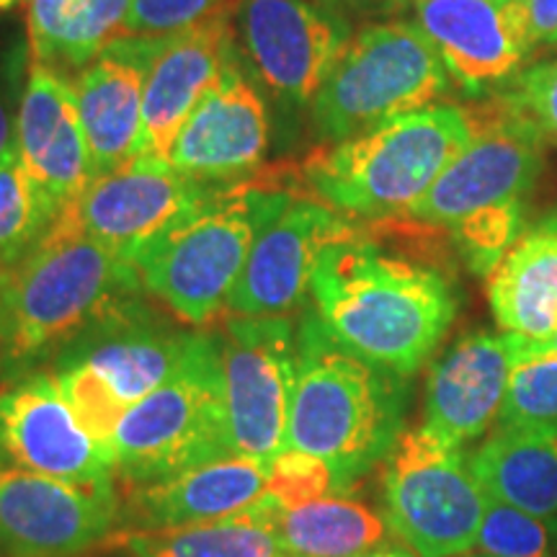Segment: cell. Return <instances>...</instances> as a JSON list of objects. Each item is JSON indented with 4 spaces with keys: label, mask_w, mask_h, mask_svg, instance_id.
I'll list each match as a JSON object with an SVG mask.
<instances>
[{
    "label": "cell",
    "mask_w": 557,
    "mask_h": 557,
    "mask_svg": "<svg viewBox=\"0 0 557 557\" xmlns=\"http://www.w3.org/2000/svg\"><path fill=\"white\" fill-rule=\"evenodd\" d=\"M312 312L341 348L410 380L457 318V289L442 269L351 233L320 253Z\"/></svg>",
    "instance_id": "1"
},
{
    "label": "cell",
    "mask_w": 557,
    "mask_h": 557,
    "mask_svg": "<svg viewBox=\"0 0 557 557\" xmlns=\"http://www.w3.org/2000/svg\"><path fill=\"white\" fill-rule=\"evenodd\" d=\"M139 289L129 261L60 212L24 259L0 271V369L16 377L52 361L99 320L135 302Z\"/></svg>",
    "instance_id": "2"
},
{
    "label": "cell",
    "mask_w": 557,
    "mask_h": 557,
    "mask_svg": "<svg viewBox=\"0 0 557 557\" xmlns=\"http://www.w3.org/2000/svg\"><path fill=\"white\" fill-rule=\"evenodd\" d=\"M406 377L341 348L312 310L302 318L287 449L323 459L336 496L385 462L406 431Z\"/></svg>",
    "instance_id": "3"
},
{
    "label": "cell",
    "mask_w": 557,
    "mask_h": 557,
    "mask_svg": "<svg viewBox=\"0 0 557 557\" xmlns=\"http://www.w3.org/2000/svg\"><path fill=\"white\" fill-rule=\"evenodd\" d=\"M470 139L468 109L434 103L318 148L302 173L315 199L338 214L395 218L423 199Z\"/></svg>",
    "instance_id": "4"
},
{
    "label": "cell",
    "mask_w": 557,
    "mask_h": 557,
    "mask_svg": "<svg viewBox=\"0 0 557 557\" xmlns=\"http://www.w3.org/2000/svg\"><path fill=\"white\" fill-rule=\"evenodd\" d=\"M284 191L243 178L214 184L132 256L143 289L186 325L205 329L227 310L256 235Z\"/></svg>",
    "instance_id": "5"
},
{
    "label": "cell",
    "mask_w": 557,
    "mask_h": 557,
    "mask_svg": "<svg viewBox=\"0 0 557 557\" xmlns=\"http://www.w3.org/2000/svg\"><path fill=\"white\" fill-rule=\"evenodd\" d=\"M116 483L139 487L233 455L214 333H194L176 372L135 403L109 442Z\"/></svg>",
    "instance_id": "6"
},
{
    "label": "cell",
    "mask_w": 557,
    "mask_h": 557,
    "mask_svg": "<svg viewBox=\"0 0 557 557\" xmlns=\"http://www.w3.org/2000/svg\"><path fill=\"white\" fill-rule=\"evenodd\" d=\"M449 70L418 24L393 21L361 29L341 50L312 101V122L329 143H344L395 116L434 107Z\"/></svg>",
    "instance_id": "7"
},
{
    "label": "cell",
    "mask_w": 557,
    "mask_h": 557,
    "mask_svg": "<svg viewBox=\"0 0 557 557\" xmlns=\"http://www.w3.org/2000/svg\"><path fill=\"white\" fill-rule=\"evenodd\" d=\"M191 336L135 299L62 348L50 372L83 429L109 444L124 413L176 372Z\"/></svg>",
    "instance_id": "8"
},
{
    "label": "cell",
    "mask_w": 557,
    "mask_h": 557,
    "mask_svg": "<svg viewBox=\"0 0 557 557\" xmlns=\"http://www.w3.org/2000/svg\"><path fill=\"white\" fill-rule=\"evenodd\" d=\"M487 500L465 451L423 426L403 431L385 459V524L418 557L470 553Z\"/></svg>",
    "instance_id": "9"
},
{
    "label": "cell",
    "mask_w": 557,
    "mask_h": 557,
    "mask_svg": "<svg viewBox=\"0 0 557 557\" xmlns=\"http://www.w3.org/2000/svg\"><path fill=\"white\" fill-rule=\"evenodd\" d=\"M468 114L470 145L408 212L426 227L455 230L478 214L524 209L545 169V135L504 96L478 103Z\"/></svg>",
    "instance_id": "10"
},
{
    "label": "cell",
    "mask_w": 557,
    "mask_h": 557,
    "mask_svg": "<svg viewBox=\"0 0 557 557\" xmlns=\"http://www.w3.org/2000/svg\"><path fill=\"white\" fill-rule=\"evenodd\" d=\"M218 336L230 451L271 465L287 449L297 331L287 315H227Z\"/></svg>",
    "instance_id": "11"
},
{
    "label": "cell",
    "mask_w": 557,
    "mask_h": 557,
    "mask_svg": "<svg viewBox=\"0 0 557 557\" xmlns=\"http://www.w3.org/2000/svg\"><path fill=\"white\" fill-rule=\"evenodd\" d=\"M116 487H83L0 462V557H86L120 529Z\"/></svg>",
    "instance_id": "12"
},
{
    "label": "cell",
    "mask_w": 557,
    "mask_h": 557,
    "mask_svg": "<svg viewBox=\"0 0 557 557\" xmlns=\"http://www.w3.org/2000/svg\"><path fill=\"white\" fill-rule=\"evenodd\" d=\"M0 462L70 485H120L111 449L83 429L50 369L0 387Z\"/></svg>",
    "instance_id": "13"
},
{
    "label": "cell",
    "mask_w": 557,
    "mask_h": 557,
    "mask_svg": "<svg viewBox=\"0 0 557 557\" xmlns=\"http://www.w3.org/2000/svg\"><path fill=\"white\" fill-rule=\"evenodd\" d=\"M357 233L315 197L284 191L256 235L227 299L230 315H287L310 292L315 263L331 243Z\"/></svg>",
    "instance_id": "14"
},
{
    "label": "cell",
    "mask_w": 557,
    "mask_h": 557,
    "mask_svg": "<svg viewBox=\"0 0 557 557\" xmlns=\"http://www.w3.org/2000/svg\"><path fill=\"white\" fill-rule=\"evenodd\" d=\"M233 26L263 83L297 107L315 101L348 41L315 0H235Z\"/></svg>",
    "instance_id": "15"
},
{
    "label": "cell",
    "mask_w": 557,
    "mask_h": 557,
    "mask_svg": "<svg viewBox=\"0 0 557 557\" xmlns=\"http://www.w3.org/2000/svg\"><path fill=\"white\" fill-rule=\"evenodd\" d=\"M212 186L178 173L165 158L135 156L90 181L62 214L88 238L132 263V256L145 243Z\"/></svg>",
    "instance_id": "16"
},
{
    "label": "cell",
    "mask_w": 557,
    "mask_h": 557,
    "mask_svg": "<svg viewBox=\"0 0 557 557\" xmlns=\"http://www.w3.org/2000/svg\"><path fill=\"white\" fill-rule=\"evenodd\" d=\"M416 18L451 78L475 94L511 81L534 45L527 0H418Z\"/></svg>",
    "instance_id": "17"
},
{
    "label": "cell",
    "mask_w": 557,
    "mask_h": 557,
    "mask_svg": "<svg viewBox=\"0 0 557 557\" xmlns=\"http://www.w3.org/2000/svg\"><path fill=\"white\" fill-rule=\"evenodd\" d=\"M235 62L233 9L163 39L148 67L137 156L165 158L209 88Z\"/></svg>",
    "instance_id": "18"
},
{
    "label": "cell",
    "mask_w": 557,
    "mask_h": 557,
    "mask_svg": "<svg viewBox=\"0 0 557 557\" xmlns=\"http://www.w3.org/2000/svg\"><path fill=\"white\" fill-rule=\"evenodd\" d=\"M267 148V103L233 62L173 139L169 163L201 184H227L259 169Z\"/></svg>",
    "instance_id": "19"
},
{
    "label": "cell",
    "mask_w": 557,
    "mask_h": 557,
    "mask_svg": "<svg viewBox=\"0 0 557 557\" xmlns=\"http://www.w3.org/2000/svg\"><path fill=\"white\" fill-rule=\"evenodd\" d=\"M16 143L21 165L58 212L96 178L75 86L65 70L32 62L16 114Z\"/></svg>",
    "instance_id": "20"
},
{
    "label": "cell",
    "mask_w": 557,
    "mask_h": 557,
    "mask_svg": "<svg viewBox=\"0 0 557 557\" xmlns=\"http://www.w3.org/2000/svg\"><path fill=\"white\" fill-rule=\"evenodd\" d=\"M513 348L508 333H470L434 361L421 426L462 449L491 429L504 406Z\"/></svg>",
    "instance_id": "21"
},
{
    "label": "cell",
    "mask_w": 557,
    "mask_h": 557,
    "mask_svg": "<svg viewBox=\"0 0 557 557\" xmlns=\"http://www.w3.org/2000/svg\"><path fill=\"white\" fill-rule=\"evenodd\" d=\"M269 465L227 455L158 483L127 487L122 537L225 519L267 496Z\"/></svg>",
    "instance_id": "22"
},
{
    "label": "cell",
    "mask_w": 557,
    "mask_h": 557,
    "mask_svg": "<svg viewBox=\"0 0 557 557\" xmlns=\"http://www.w3.org/2000/svg\"><path fill=\"white\" fill-rule=\"evenodd\" d=\"M160 41L120 37L75 81V101L96 176L137 156L145 81Z\"/></svg>",
    "instance_id": "23"
},
{
    "label": "cell",
    "mask_w": 557,
    "mask_h": 557,
    "mask_svg": "<svg viewBox=\"0 0 557 557\" xmlns=\"http://www.w3.org/2000/svg\"><path fill=\"white\" fill-rule=\"evenodd\" d=\"M487 299L506 333L534 341L557 333V209L527 230L487 274Z\"/></svg>",
    "instance_id": "24"
},
{
    "label": "cell",
    "mask_w": 557,
    "mask_h": 557,
    "mask_svg": "<svg viewBox=\"0 0 557 557\" xmlns=\"http://www.w3.org/2000/svg\"><path fill=\"white\" fill-rule=\"evenodd\" d=\"M487 498L557 519V451L542 426H500L470 457Z\"/></svg>",
    "instance_id": "25"
},
{
    "label": "cell",
    "mask_w": 557,
    "mask_h": 557,
    "mask_svg": "<svg viewBox=\"0 0 557 557\" xmlns=\"http://www.w3.org/2000/svg\"><path fill=\"white\" fill-rule=\"evenodd\" d=\"M132 0H29L34 62L70 70L124 37Z\"/></svg>",
    "instance_id": "26"
},
{
    "label": "cell",
    "mask_w": 557,
    "mask_h": 557,
    "mask_svg": "<svg viewBox=\"0 0 557 557\" xmlns=\"http://www.w3.org/2000/svg\"><path fill=\"white\" fill-rule=\"evenodd\" d=\"M276 508L274 498L263 496L225 519L127 534L124 547L135 557H287L274 527Z\"/></svg>",
    "instance_id": "27"
},
{
    "label": "cell",
    "mask_w": 557,
    "mask_h": 557,
    "mask_svg": "<svg viewBox=\"0 0 557 557\" xmlns=\"http://www.w3.org/2000/svg\"><path fill=\"white\" fill-rule=\"evenodd\" d=\"M287 557H359L385 540L387 524L372 508L344 496H323L274 513Z\"/></svg>",
    "instance_id": "28"
},
{
    "label": "cell",
    "mask_w": 557,
    "mask_h": 557,
    "mask_svg": "<svg viewBox=\"0 0 557 557\" xmlns=\"http://www.w3.org/2000/svg\"><path fill=\"white\" fill-rule=\"evenodd\" d=\"M58 214L18 156L0 163V271L24 259L45 238Z\"/></svg>",
    "instance_id": "29"
},
{
    "label": "cell",
    "mask_w": 557,
    "mask_h": 557,
    "mask_svg": "<svg viewBox=\"0 0 557 557\" xmlns=\"http://www.w3.org/2000/svg\"><path fill=\"white\" fill-rule=\"evenodd\" d=\"M513 369L500 406V426H547L557 423V357L527 351L521 336L508 333Z\"/></svg>",
    "instance_id": "30"
},
{
    "label": "cell",
    "mask_w": 557,
    "mask_h": 557,
    "mask_svg": "<svg viewBox=\"0 0 557 557\" xmlns=\"http://www.w3.org/2000/svg\"><path fill=\"white\" fill-rule=\"evenodd\" d=\"M475 547L493 557H555L557 519H542L491 498L480 521Z\"/></svg>",
    "instance_id": "31"
},
{
    "label": "cell",
    "mask_w": 557,
    "mask_h": 557,
    "mask_svg": "<svg viewBox=\"0 0 557 557\" xmlns=\"http://www.w3.org/2000/svg\"><path fill=\"white\" fill-rule=\"evenodd\" d=\"M235 0H132L124 37L169 39L214 13L230 11Z\"/></svg>",
    "instance_id": "32"
},
{
    "label": "cell",
    "mask_w": 557,
    "mask_h": 557,
    "mask_svg": "<svg viewBox=\"0 0 557 557\" xmlns=\"http://www.w3.org/2000/svg\"><path fill=\"white\" fill-rule=\"evenodd\" d=\"M331 493H336V480L323 459L284 449L269 465L267 496L274 498L278 506L295 508L308 500L331 496Z\"/></svg>",
    "instance_id": "33"
},
{
    "label": "cell",
    "mask_w": 557,
    "mask_h": 557,
    "mask_svg": "<svg viewBox=\"0 0 557 557\" xmlns=\"http://www.w3.org/2000/svg\"><path fill=\"white\" fill-rule=\"evenodd\" d=\"M504 99L511 101L527 120H532L545 139L557 143V60L542 62L521 73Z\"/></svg>",
    "instance_id": "34"
},
{
    "label": "cell",
    "mask_w": 557,
    "mask_h": 557,
    "mask_svg": "<svg viewBox=\"0 0 557 557\" xmlns=\"http://www.w3.org/2000/svg\"><path fill=\"white\" fill-rule=\"evenodd\" d=\"M534 45H557V0H527Z\"/></svg>",
    "instance_id": "35"
},
{
    "label": "cell",
    "mask_w": 557,
    "mask_h": 557,
    "mask_svg": "<svg viewBox=\"0 0 557 557\" xmlns=\"http://www.w3.org/2000/svg\"><path fill=\"white\" fill-rule=\"evenodd\" d=\"M18 156V143H16V122H13L9 103H5L3 90H0V163Z\"/></svg>",
    "instance_id": "36"
},
{
    "label": "cell",
    "mask_w": 557,
    "mask_h": 557,
    "mask_svg": "<svg viewBox=\"0 0 557 557\" xmlns=\"http://www.w3.org/2000/svg\"><path fill=\"white\" fill-rule=\"evenodd\" d=\"M359 557H418V555L408 545H403L400 540H382L380 545L367 549V553Z\"/></svg>",
    "instance_id": "37"
},
{
    "label": "cell",
    "mask_w": 557,
    "mask_h": 557,
    "mask_svg": "<svg viewBox=\"0 0 557 557\" xmlns=\"http://www.w3.org/2000/svg\"><path fill=\"white\" fill-rule=\"evenodd\" d=\"M521 344H524L527 351H534V354H553V357H557V333H553V336L545 338V341H534V338H524V336H521Z\"/></svg>",
    "instance_id": "38"
},
{
    "label": "cell",
    "mask_w": 557,
    "mask_h": 557,
    "mask_svg": "<svg viewBox=\"0 0 557 557\" xmlns=\"http://www.w3.org/2000/svg\"><path fill=\"white\" fill-rule=\"evenodd\" d=\"M542 431H545L547 442L553 444V449L557 451V423H547V426H542Z\"/></svg>",
    "instance_id": "39"
},
{
    "label": "cell",
    "mask_w": 557,
    "mask_h": 557,
    "mask_svg": "<svg viewBox=\"0 0 557 557\" xmlns=\"http://www.w3.org/2000/svg\"><path fill=\"white\" fill-rule=\"evenodd\" d=\"M457 557H493V555H485V553H465V555H457Z\"/></svg>",
    "instance_id": "40"
},
{
    "label": "cell",
    "mask_w": 557,
    "mask_h": 557,
    "mask_svg": "<svg viewBox=\"0 0 557 557\" xmlns=\"http://www.w3.org/2000/svg\"><path fill=\"white\" fill-rule=\"evenodd\" d=\"M13 3H16V0H0V11L9 9V5H13Z\"/></svg>",
    "instance_id": "41"
},
{
    "label": "cell",
    "mask_w": 557,
    "mask_h": 557,
    "mask_svg": "<svg viewBox=\"0 0 557 557\" xmlns=\"http://www.w3.org/2000/svg\"><path fill=\"white\" fill-rule=\"evenodd\" d=\"M120 557H135V555H132V553H129V549H127V547H124V553H122Z\"/></svg>",
    "instance_id": "42"
},
{
    "label": "cell",
    "mask_w": 557,
    "mask_h": 557,
    "mask_svg": "<svg viewBox=\"0 0 557 557\" xmlns=\"http://www.w3.org/2000/svg\"><path fill=\"white\" fill-rule=\"evenodd\" d=\"M555 557H557V555H555Z\"/></svg>",
    "instance_id": "43"
}]
</instances>
